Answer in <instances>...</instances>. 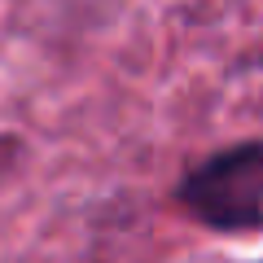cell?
<instances>
[{
	"mask_svg": "<svg viewBox=\"0 0 263 263\" xmlns=\"http://www.w3.org/2000/svg\"><path fill=\"white\" fill-rule=\"evenodd\" d=\"M180 206L206 228L250 233L263 224V141L211 154L180 180Z\"/></svg>",
	"mask_w": 263,
	"mask_h": 263,
	"instance_id": "6da1fadb",
	"label": "cell"
}]
</instances>
